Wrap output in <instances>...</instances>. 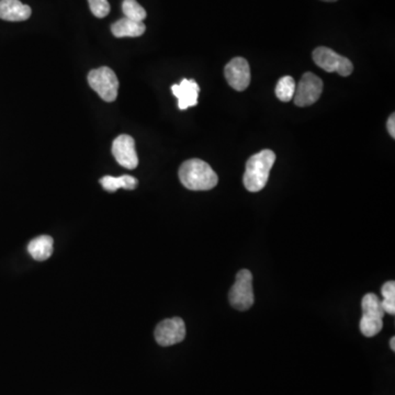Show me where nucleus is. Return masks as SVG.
Segmentation results:
<instances>
[{"mask_svg":"<svg viewBox=\"0 0 395 395\" xmlns=\"http://www.w3.org/2000/svg\"><path fill=\"white\" fill-rule=\"evenodd\" d=\"M146 26L143 22H138L131 19L123 18L111 26V32L115 38H138L145 32Z\"/></svg>","mask_w":395,"mask_h":395,"instance_id":"obj_13","label":"nucleus"},{"mask_svg":"<svg viewBox=\"0 0 395 395\" xmlns=\"http://www.w3.org/2000/svg\"><path fill=\"white\" fill-rule=\"evenodd\" d=\"M387 131H389V134L392 136L393 138H395V115H392L389 120H387Z\"/></svg>","mask_w":395,"mask_h":395,"instance_id":"obj_20","label":"nucleus"},{"mask_svg":"<svg viewBox=\"0 0 395 395\" xmlns=\"http://www.w3.org/2000/svg\"><path fill=\"white\" fill-rule=\"evenodd\" d=\"M390 347H391V349H392L393 351L395 350V337L391 338Z\"/></svg>","mask_w":395,"mask_h":395,"instance_id":"obj_21","label":"nucleus"},{"mask_svg":"<svg viewBox=\"0 0 395 395\" xmlns=\"http://www.w3.org/2000/svg\"><path fill=\"white\" fill-rule=\"evenodd\" d=\"M172 91L178 99V108L180 110L197 106L200 87L193 79H182V83L172 85Z\"/></svg>","mask_w":395,"mask_h":395,"instance_id":"obj_11","label":"nucleus"},{"mask_svg":"<svg viewBox=\"0 0 395 395\" xmlns=\"http://www.w3.org/2000/svg\"><path fill=\"white\" fill-rule=\"evenodd\" d=\"M383 300H381L383 309L387 314H395V282L394 281H387L383 284L382 289Z\"/></svg>","mask_w":395,"mask_h":395,"instance_id":"obj_18","label":"nucleus"},{"mask_svg":"<svg viewBox=\"0 0 395 395\" xmlns=\"http://www.w3.org/2000/svg\"><path fill=\"white\" fill-rule=\"evenodd\" d=\"M30 6L24 5L20 0H0V19L11 22L26 21L31 17Z\"/></svg>","mask_w":395,"mask_h":395,"instance_id":"obj_12","label":"nucleus"},{"mask_svg":"<svg viewBox=\"0 0 395 395\" xmlns=\"http://www.w3.org/2000/svg\"><path fill=\"white\" fill-rule=\"evenodd\" d=\"M323 92V81L313 73H305L296 87L294 104L298 107H309L320 99Z\"/></svg>","mask_w":395,"mask_h":395,"instance_id":"obj_7","label":"nucleus"},{"mask_svg":"<svg viewBox=\"0 0 395 395\" xmlns=\"http://www.w3.org/2000/svg\"><path fill=\"white\" fill-rule=\"evenodd\" d=\"M323 1H330V3H332V1H336V0H323Z\"/></svg>","mask_w":395,"mask_h":395,"instance_id":"obj_22","label":"nucleus"},{"mask_svg":"<svg viewBox=\"0 0 395 395\" xmlns=\"http://www.w3.org/2000/svg\"><path fill=\"white\" fill-rule=\"evenodd\" d=\"M89 8L97 18H104L110 13V3L108 0H88Z\"/></svg>","mask_w":395,"mask_h":395,"instance_id":"obj_19","label":"nucleus"},{"mask_svg":"<svg viewBox=\"0 0 395 395\" xmlns=\"http://www.w3.org/2000/svg\"><path fill=\"white\" fill-rule=\"evenodd\" d=\"M296 81L291 76H284L278 81L276 86V96L284 102H291L296 92Z\"/></svg>","mask_w":395,"mask_h":395,"instance_id":"obj_16","label":"nucleus"},{"mask_svg":"<svg viewBox=\"0 0 395 395\" xmlns=\"http://www.w3.org/2000/svg\"><path fill=\"white\" fill-rule=\"evenodd\" d=\"M122 10L125 18L138 22H143L147 16L145 9L136 0H124L122 3Z\"/></svg>","mask_w":395,"mask_h":395,"instance_id":"obj_17","label":"nucleus"},{"mask_svg":"<svg viewBox=\"0 0 395 395\" xmlns=\"http://www.w3.org/2000/svg\"><path fill=\"white\" fill-rule=\"evenodd\" d=\"M362 314L360 330L366 337H373L382 330L385 312L381 300L375 293H368L362 302Z\"/></svg>","mask_w":395,"mask_h":395,"instance_id":"obj_3","label":"nucleus"},{"mask_svg":"<svg viewBox=\"0 0 395 395\" xmlns=\"http://www.w3.org/2000/svg\"><path fill=\"white\" fill-rule=\"evenodd\" d=\"M179 179L182 185L193 191H207L218 185V178L210 165L201 159H193L180 166Z\"/></svg>","mask_w":395,"mask_h":395,"instance_id":"obj_1","label":"nucleus"},{"mask_svg":"<svg viewBox=\"0 0 395 395\" xmlns=\"http://www.w3.org/2000/svg\"><path fill=\"white\" fill-rule=\"evenodd\" d=\"M100 184L108 193H115L117 190L123 189L134 190L138 185V180L130 176V175H123L121 177H111V176H104L100 179Z\"/></svg>","mask_w":395,"mask_h":395,"instance_id":"obj_15","label":"nucleus"},{"mask_svg":"<svg viewBox=\"0 0 395 395\" xmlns=\"http://www.w3.org/2000/svg\"><path fill=\"white\" fill-rule=\"evenodd\" d=\"M275 161H276V154L271 150H264L252 155L247 161L243 182H244L245 188L248 191L258 193L265 188Z\"/></svg>","mask_w":395,"mask_h":395,"instance_id":"obj_2","label":"nucleus"},{"mask_svg":"<svg viewBox=\"0 0 395 395\" xmlns=\"http://www.w3.org/2000/svg\"><path fill=\"white\" fill-rule=\"evenodd\" d=\"M112 154L115 161L127 169H136L138 165L136 142L132 136L122 134L118 136L112 144Z\"/></svg>","mask_w":395,"mask_h":395,"instance_id":"obj_9","label":"nucleus"},{"mask_svg":"<svg viewBox=\"0 0 395 395\" xmlns=\"http://www.w3.org/2000/svg\"><path fill=\"white\" fill-rule=\"evenodd\" d=\"M315 64L328 73H337L344 77L350 75L354 70L353 63L347 58L334 52L328 47H317L313 52Z\"/></svg>","mask_w":395,"mask_h":395,"instance_id":"obj_6","label":"nucleus"},{"mask_svg":"<svg viewBox=\"0 0 395 395\" xmlns=\"http://www.w3.org/2000/svg\"><path fill=\"white\" fill-rule=\"evenodd\" d=\"M229 303L239 311H247L254 305L252 275L250 271L243 269L237 273L235 284L229 291Z\"/></svg>","mask_w":395,"mask_h":395,"instance_id":"obj_5","label":"nucleus"},{"mask_svg":"<svg viewBox=\"0 0 395 395\" xmlns=\"http://www.w3.org/2000/svg\"><path fill=\"white\" fill-rule=\"evenodd\" d=\"M88 83L104 102H113L117 99L119 81L111 68L104 66L91 70Z\"/></svg>","mask_w":395,"mask_h":395,"instance_id":"obj_4","label":"nucleus"},{"mask_svg":"<svg viewBox=\"0 0 395 395\" xmlns=\"http://www.w3.org/2000/svg\"><path fill=\"white\" fill-rule=\"evenodd\" d=\"M186 337L185 322L180 317H172L163 321L155 330V338L163 347L176 345Z\"/></svg>","mask_w":395,"mask_h":395,"instance_id":"obj_8","label":"nucleus"},{"mask_svg":"<svg viewBox=\"0 0 395 395\" xmlns=\"http://www.w3.org/2000/svg\"><path fill=\"white\" fill-rule=\"evenodd\" d=\"M53 239L49 235H42L32 239L28 245V252L33 259L38 261H45L49 259L53 252Z\"/></svg>","mask_w":395,"mask_h":395,"instance_id":"obj_14","label":"nucleus"},{"mask_svg":"<svg viewBox=\"0 0 395 395\" xmlns=\"http://www.w3.org/2000/svg\"><path fill=\"white\" fill-rule=\"evenodd\" d=\"M224 74L229 86L235 90L243 91L250 86V64L245 58H235L229 61V64L225 66Z\"/></svg>","mask_w":395,"mask_h":395,"instance_id":"obj_10","label":"nucleus"}]
</instances>
